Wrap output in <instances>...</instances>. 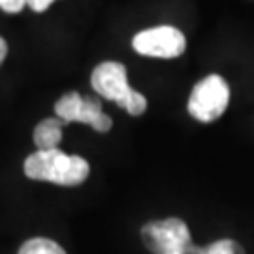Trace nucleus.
I'll list each match as a JSON object with an SVG mask.
<instances>
[{"label": "nucleus", "instance_id": "39448f33", "mask_svg": "<svg viewBox=\"0 0 254 254\" xmlns=\"http://www.w3.org/2000/svg\"><path fill=\"white\" fill-rule=\"evenodd\" d=\"M57 117L63 119L64 123H85L91 125L96 132L106 134L111 130V119L104 113L102 100L94 96H81L79 92H66L55 104Z\"/></svg>", "mask_w": 254, "mask_h": 254}, {"label": "nucleus", "instance_id": "f03ea898", "mask_svg": "<svg viewBox=\"0 0 254 254\" xmlns=\"http://www.w3.org/2000/svg\"><path fill=\"white\" fill-rule=\"evenodd\" d=\"M92 89L106 100L115 102L119 108L127 109L130 115H141L147 109V100L141 92L134 91L127 79V68L121 63H102L91 75Z\"/></svg>", "mask_w": 254, "mask_h": 254}, {"label": "nucleus", "instance_id": "9b49d317", "mask_svg": "<svg viewBox=\"0 0 254 254\" xmlns=\"http://www.w3.org/2000/svg\"><path fill=\"white\" fill-rule=\"evenodd\" d=\"M55 0H28L27 2V6L30 9H34L36 13H42V11H46L51 4H53Z\"/></svg>", "mask_w": 254, "mask_h": 254}, {"label": "nucleus", "instance_id": "7ed1b4c3", "mask_svg": "<svg viewBox=\"0 0 254 254\" xmlns=\"http://www.w3.org/2000/svg\"><path fill=\"white\" fill-rule=\"evenodd\" d=\"M141 239L153 254H196L190 230L181 218L147 222L141 228Z\"/></svg>", "mask_w": 254, "mask_h": 254}, {"label": "nucleus", "instance_id": "f257e3e1", "mask_svg": "<svg viewBox=\"0 0 254 254\" xmlns=\"http://www.w3.org/2000/svg\"><path fill=\"white\" fill-rule=\"evenodd\" d=\"M89 173L91 166L85 158L75 154H66L59 149L36 151L25 160V175L32 181L77 187L87 181Z\"/></svg>", "mask_w": 254, "mask_h": 254}, {"label": "nucleus", "instance_id": "6e6552de", "mask_svg": "<svg viewBox=\"0 0 254 254\" xmlns=\"http://www.w3.org/2000/svg\"><path fill=\"white\" fill-rule=\"evenodd\" d=\"M17 254H66L63 247L47 237H32L25 241Z\"/></svg>", "mask_w": 254, "mask_h": 254}, {"label": "nucleus", "instance_id": "20e7f679", "mask_svg": "<svg viewBox=\"0 0 254 254\" xmlns=\"http://www.w3.org/2000/svg\"><path fill=\"white\" fill-rule=\"evenodd\" d=\"M230 102V87L217 73H211L205 79L194 85L189 98V113L200 123L217 121L228 108Z\"/></svg>", "mask_w": 254, "mask_h": 254}, {"label": "nucleus", "instance_id": "423d86ee", "mask_svg": "<svg viewBox=\"0 0 254 254\" xmlns=\"http://www.w3.org/2000/svg\"><path fill=\"white\" fill-rule=\"evenodd\" d=\"M132 47L143 57L156 59H175L185 53L187 40L179 28L162 25L137 32L132 40Z\"/></svg>", "mask_w": 254, "mask_h": 254}, {"label": "nucleus", "instance_id": "0eeeda50", "mask_svg": "<svg viewBox=\"0 0 254 254\" xmlns=\"http://www.w3.org/2000/svg\"><path fill=\"white\" fill-rule=\"evenodd\" d=\"M66 127L63 119L49 117L44 119L36 128H34V143L38 151H51L57 149V145L63 139V128Z\"/></svg>", "mask_w": 254, "mask_h": 254}, {"label": "nucleus", "instance_id": "9d476101", "mask_svg": "<svg viewBox=\"0 0 254 254\" xmlns=\"http://www.w3.org/2000/svg\"><path fill=\"white\" fill-rule=\"evenodd\" d=\"M27 2L28 0H0V8L6 13H19L27 6Z\"/></svg>", "mask_w": 254, "mask_h": 254}, {"label": "nucleus", "instance_id": "1a4fd4ad", "mask_svg": "<svg viewBox=\"0 0 254 254\" xmlns=\"http://www.w3.org/2000/svg\"><path fill=\"white\" fill-rule=\"evenodd\" d=\"M196 254H245V251L234 239H218L207 247H196Z\"/></svg>", "mask_w": 254, "mask_h": 254}, {"label": "nucleus", "instance_id": "f8f14e48", "mask_svg": "<svg viewBox=\"0 0 254 254\" xmlns=\"http://www.w3.org/2000/svg\"><path fill=\"white\" fill-rule=\"evenodd\" d=\"M6 55H8V44H6V40H4V38H0V64L4 63Z\"/></svg>", "mask_w": 254, "mask_h": 254}]
</instances>
